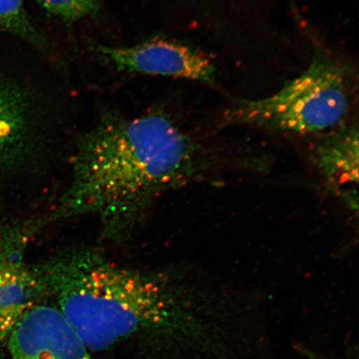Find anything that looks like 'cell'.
Here are the masks:
<instances>
[{
    "instance_id": "1",
    "label": "cell",
    "mask_w": 359,
    "mask_h": 359,
    "mask_svg": "<svg viewBox=\"0 0 359 359\" xmlns=\"http://www.w3.org/2000/svg\"><path fill=\"white\" fill-rule=\"evenodd\" d=\"M230 154L193 137L169 116H107L80 137L69 187L52 219L93 217L123 239L161 193L233 167Z\"/></svg>"
},
{
    "instance_id": "5",
    "label": "cell",
    "mask_w": 359,
    "mask_h": 359,
    "mask_svg": "<svg viewBox=\"0 0 359 359\" xmlns=\"http://www.w3.org/2000/svg\"><path fill=\"white\" fill-rule=\"evenodd\" d=\"M48 302L31 308L12 331L11 359H93L64 314Z\"/></svg>"
},
{
    "instance_id": "3",
    "label": "cell",
    "mask_w": 359,
    "mask_h": 359,
    "mask_svg": "<svg viewBox=\"0 0 359 359\" xmlns=\"http://www.w3.org/2000/svg\"><path fill=\"white\" fill-rule=\"evenodd\" d=\"M356 96L352 66L318 53L308 69L279 92L237 102L224 112L222 123L311 137L348 122Z\"/></svg>"
},
{
    "instance_id": "2",
    "label": "cell",
    "mask_w": 359,
    "mask_h": 359,
    "mask_svg": "<svg viewBox=\"0 0 359 359\" xmlns=\"http://www.w3.org/2000/svg\"><path fill=\"white\" fill-rule=\"evenodd\" d=\"M39 268L49 299L91 353L154 341L184 302L186 285L173 272L119 266L91 250L58 255Z\"/></svg>"
},
{
    "instance_id": "10",
    "label": "cell",
    "mask_w": 359,
    "mask_h": 359,
    "mask_svg": "<svg viewBox=\"0 0 359 359\" xmlns=\"http://www.w3.org/2000/svg\"><path fill=\"white\" fill-rule=\"evenodd\" d=\"M48 13L67 22H74L96 13L100 0H39Z\"/></svg>"
},
{
    "instance_id": "8",
    "label": "cell",
    "mask_w": 359,
    "mask_h": 359,
    "mask_svg": "<svg viewBox=\"0 0 359 359\" xmlns=\"http://www.w3.org/2000/svg\"><path fill=\"white\" fill-rule=\"evenodd\" d=\"M28 125V102L20 94L0 87V155L22 144Z\"/></svg>"
},
{
    "instance_id": "7",
    "label": "cell",
    "mask_w": 359,
    "mask_h": 359,
    "mask_svg": "<svg viewBox=\"0 0 359 359\" xmlns=\"http://www.w3.org/2000/svg\"><path fill=\"white\" fill-rule=\"evenodd\" d=\"M49 300L39 266L20 262H0V348L6 347L22 316L39 303Z\"/></svg>"
},
{
    "instance_id": "9",
    "label": "cell",
    "mask_w": 359,
    "mask_h": 359,
    "mask_svg": "<svg viewBox=\"0 0 359 359\" xmlns=\"http://www.w3.org/2000/svg\"><path fill=\"white\" fill-rule=\"evenodd\" d=\"M0 29L11 31L34 43H43L41 35L27 17L22 0H0Z\"/></svg>"
},
{
    "instance_id": "6",
    "label": "cell",
    "mask_w": 359,
    "mask_h": 359,
    "mask_svg": "<svg viewBox=\"0 0 359 359\" xmlns=\"http://www.w3.org/2000/svg\"><path fill=\"white\" fill-rule=\"evenodd\" d=\"M308 154L313 167L332 191L358 210V126L348 121L330 132L311 137Z\"/></svg>"
},
{
    "instance_id": "4",
    "label": "cell",
    "mask_w": 359,
    "mask_h": 359,
    "mask_svg": "<svg viewBox=\"0 0 359 359\" xmlns=\"http://www.w3.org/2000/svg\"><path fill=\"white\" fill-rule=\"evenodd\" d=\"M97 52L120 71L215 82L212 60L196 49L163 39H154L129 47L98 46Z\"/></svg>"
}]
</instances>
